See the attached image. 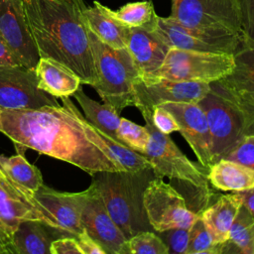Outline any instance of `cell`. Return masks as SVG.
<instances>
[{
  "label": "cell",
  "instance_id": "1",
  "mask_svg": "<svg viewBox=\"0 0 254 254\" xmlns=\"http://www.w3.org/2000/svg\"><path fill=\"white\" fill-rule=\"evenodd\" d=\"M0 132L19 154L30 148L78 167L91 177L102 171H126L87 138L76 115L64 105L2 110Z\"/></svg>",
  "mask_w": 254,
  "mask_h": 254
},
{
  "label": "cell",
  "instance_id": "2",
  "mask_svg": "<svg viewBox=\"0 0 254 254\" xmlns=\"http://www.w3.org/2000/svg\"><path fill=\"white\" fill-rule=\"evenodd\" d=\"M27 22L40 58L55 60L92 86L93 53L82 16L83 0H23Z\"/></svg>",
  "mask_w": 254,
  "mask_h": 254
},
{
  "label": "cell",
  "instance_id": "3",
  "mask_svg": "<svg viewBox=\"0 0 254 254\" xmlns=\"http://www.w3.org/2000/svg\"><path fill=\"white\" fill-rule=\"evenodd\" d=\"M155 178L152 168L136 172L102 171L92 176L104 205L112 219L128 239L152 229L144 208V191Z\"/></svg>",
  "mask_w": 254,
  "mask_h": 254
},
{
  "label": "cell",
  "instance_id": "4",
  "mask_svg": "<svg viewBox=\"0 0 254 254\" xmlns=\"http://www.w3.org/2000/svg\"><path fill=\"white\" fill-rule=\"evenodd\" d=\"M87 31L97 74L92 87L103 102L120 114L124 108L133 106V84L139 71L126 48H112Z\"/></svg>",
  "mask_w": 254,
  "mask_h": 254
},
{
  "label": "cell",
  "instance_id": "5",
  "mask_svg": "<svg viewBox=\"0 0 254 254\" xmlns=\"http://www.w3.org/2000/svg\"><path fill=\"white\" fill-rule=\"evenodd\" d=\"M143 118L150 132V141L143 155L150 161L155 177L176 180L211 198L212 190L207 179L208 170L198 162L190 161L169 135L160 132L153 125L152 116Z\"/></svg>",
  "mask_w": 254,
  "mask_h": 254
},
{
  "label": "cell",
  "instance_id": "6",
  "mask_svg": "<svg viewBox=\"0 0 254 254\" xmlns=\"http://www.w3.org/2000/svg\"><path fill=\"white\" fill-rule=\"evenodd\" d=\"M24 220H38L65 232L33 191L13 181L0 168V243L7 254L12 236Z\"/></svg>",
  "mask_w": 254,
  "mask_h": 254
},
{
  "label": "cell",
  "instance_id": "7",
  "mask_svg": "<svg viewBox=\"0 0 254 254\" xmlns=\"http://www.w3.org/2000/svg\"><path fill=\"white\" fill-rule=\"evenodd\" d=\"M233 66V54L171 48L162 65L152 76L180 81L211 83L229 74Z\"/></svg>",
  "mask_w": 254,
  "mask_h": 254
},
{
  "label": "cell",
  "instance_id": "8",
  "mask_svg": "<svg viewBox=\"0 0 254 254\" xmlns=\"http://www.w3.org/2000/svg\"><path fill=\"white\" fill-rule=\"evenodd\" d=\"M210 91L197 103L207 119L213 164L223 159L242 140L246 131L237 108L214 84L210 83Z\"/></svg>",
  "mask_w": 254,
  "mask_h": 254
},
{
  "label": "cell",
  "instance_id": "9",
  "mask_svg": "<svg viewBox=\"0 0 254 254\" xmlns=\"http://www.w3.org/2000/svg\"><path fill=\"white\" fill-rule=\"evenodd\" d=\"M153 28L170 48L181 50L234 54L242 43V37L235 33L186 26L170 16L156 15Z\"/></svg>",
  "mask_w": 254,
  "mask_h": 254
},
{
  "label": "cell",
  "instance_id": "10",
  "mask_svg": "<svg viewBox=\"0 0 254 254\" xmlns=\"http://www.w3.org/2000/svg\"><path fill=\"white\" fill-rule=\"evenodd\" d=\"M143 201L148 221L156 232L172 228H190L199 216L189 208L182 193L162 178L155 177L149 182Z\"/></svg>",
  "mask_w": 254,
  "mask_h": 254
},
{
  "label": "cell",
  "instance_id": "11",
  "mask_svg": "<svg viewBox=\"0 0 254 254\" xmlns=\"http://www.w3.org/2000/svg\"><path fill=\"white\" fill-rule=\"evenodd\" d=\"M233 56L231 72L211 83L237 108L246 135H254V45L242 40Z\"/></svg>",
  "mask_w": 254,
  "mask_h": 254
},
{
  "label": "cell",
  "instance_id": "12",
  "mask_svg": "<svg viewBox=\"0 0 254 254\" xmlns=\"http://www.w3.org/2000/svg\"><path fill=\"white\" fill-rule=\"evenodd\" d=\"M210 83L173 80L158 76H138L133 84V106L152 116L155 106L167 102H198L210 91Z\"/></svg>",
  "mask_w": 254,
  "mask_h": 254
},
{
  "label": "cell",
  "instance_id": "13",
  "mask_svg": "<svg viewBox=\"0 0 254 254\" xmlns=\"http://www.w3.org/2000/svg\"><path fill=\"white\" fill-rule=\"evenodd\" d=\"M61 106L58 98L38 85L35 68L23 64H0V108L2 110L38 109Z\"/></svg>",
  "mask_w": 254,
  "mask_h": 254
},
{
  "label": "cell",
  "instance_id": "14",
  "mask_svg": "<svg viewBox=\"0 0 254 254\" xmlns=\"http://www.w3.org/2000/svg\"><path fill=\"white\" fill-rule=\"evenodd\" d=\"M170 17L179 23L204 29L223 30L242 37L236 0H171Z\"/></svg>",
  "mask_w": 254,
  "mask_h": 254
},
{
  "label": "cell",
  "instance_id": "15",
  "mask_svg": "<svg viewBox=\"0 0 254 254\" xmlns=\"http://www.w3.org/2000/svg\"><path fill=\"white\" fill-rule=\"evenodd\" d=\"M0 38L23 65L36 67L40 55L27 22L23 0H0Z\"/></svg>",
  "mask_w": 254,
  "mask_h": 254
},
{
  "label": "cell",
  "instance_id": "16",
  "mask_svg": "<svg viewBox=\"0 0 254 254\" xmlns=\"http://www.w3.org/2000/svg\"><path fill=\"white\" fill-rule=\"evenodd\" d=\"M82 211L83 229L96 240L107 254H129L127 238L107 211L102 197L91 183Z\"/></svg>",
  "mask_w": 254,
  "mask_h": 254
},
{
  "label": "cell",
  "instance_id": "17",
  "mask_svg": "<svg viewBox=\"0 0 254 254\" xmlns=\"http://www.w3.org/2000/svg\"><path fill=\"white\" fill-rule=\"evenodd\" d=\"M176 117L180 132L190 145L197 162L208 170L211 166V141L207 119L197 102H167L161 104Z\"/></svg>",
  "mask_w": 254,
  "mask_h": 254
},
{
  "label": "cell",
  "instance_id": "18",
  "mask_svg": "<svg viewBox=\"0 0 254 254\" xmlns=\"http://www.w3.org/2000/svg\"><path fill=\"white\" fill-rule=\"evenodd\" d=\"M88 193V188L80 192H62L43 185L34 195L66 233L76 237L84 231L81 215Z\"/></svg>",
  "mask_w": 254,
  "mask_h": 254
},
{
  "label": "cell",
  "instance_id": "19",
  "mask_svg": "<svg viewBox=\"0 0 254 254\" xmlns=\"http://www.w3.org/2000/svg\"><path fill=\"white\" fill-rule=\"evenodd\" d=\"M154 21L143 27L129 28L126 49L140 76L154 75L171 49L154 30Z\"/></svg>",
  "mask_w": 254,
  "mask_h": 254
},
{
  "label": "cell",
  "instance_id": "20",
  "mask_svg": "<svg viewBox=\"0 0 254 254\" xmlns=\"http://www.w3.org/2000/svg\"><path fill=\"white\" fill-rule=\"evenodd\" d=\"M63 103L64 106L70 108L73 113L78 118L82 125V128L87 136V138L94 143L97 147L102 149L108 156L119 163L126 171L136 172L148 168H152L150 161L144 156L131 148L127 147L123 143L115 140L104 132L100 131L94 125H92L76 108V106L71 102L68 97L63 98Z\"/></svg>",
  "mask_w": 254,
  "mask_h": 254
},
{
  "label": "cell",
  "instance_id": "21",
  "mask_svg": "<svg viewBox=\"0 0 254 254\" xmlns=\"http://www.w3.org/2000/svg\"><path fill=\"white\" fill-rule=\"evenodd\" d=\"M242 205L238 192L219 195L199 214L207 231L215 243L228 240L231 226Z\"/></svg>",
  "mask_w": 254,
  "mask_h": 254
},
{
  "label": "cell",
  "instance_id": "22",
  "mask_svg": "<svg viewBox=\"0 0 254 254\" xmlns=\"http://www.w3.org/2000/svg\"><path fill=\"white\" fill-rule=\"evenodd\" d=\"M35 70L39 87L56 98L69 97L81 85L76 73L52 59L40 58Z\"/></svg>",
  "mask_w": 254,
  "mask_h": 254
},
{
  "label": "cell",
  "instance_id": "23",
  "mask_svg": "<svg viewBox=\"0 0 254 254\" xmlns=\"http://www.w3.org/2000/svg\"><path fill=\"white\" fill-rule=\"evenodd\" d=\"M93 4L90 7L84 5L82 8V16L87 29L112 48H126L129 27L117 21L109 13L108 7L98 1H94Z\"/></svg>",
  "mask_w": 254,
  "mask_h": 254
},
{
  "label": "cell",
  "instance_id": "24",
  "mask_svg": "<svg viewBox=\"0 0 254 254\" xmlns=\"http://www.w3.org/2000/svg\"><path fill=\"white\" fill-rule=\"evenodd\" d=\"M38 220H24L14 232L9 254H51L50 246L55 231H61ZM63 232V231H62Z\"/></svg>",
  "mask_w": 254,
  "mask_h": 254
},
{
  "label": "cell",
  "instance_id": "25",
  "mask_svg": "<svg viewBox=\"0 0 254 254\" xmlns=\"http://www.w3.org/2000/svg\"><path fill=\"white\" fill-rule=\"evenodd\" d=\"M207 179L210 186L223 191L239 192L254 188V170L228 159L213 163Z\"/></svg>",
  "mask_w": 254,
  "mask_h": 254
},
{
  "label": "cell",
  "instance_id": "26",
  "mask_svg": "<svg viewBox=\"0 0 254 254\" xmlns=\"http://www.w3.org/2000/svg\"><path fill=\"white\" fill-rule=\"evenodd\" d=\"M83 110L84 117L96 128L118 140L117 130L120 123L119 113L108 103H99L88 97L81 85L72 95ZM119 141V140H118ZM120 142V141H119Z\"/></svg>",
  "mask_w": 254,
  "mask_h": 254
},
{
  "label": "cell",
  "instance_id": "27",
  "mask_svg": "<svg viewBox=\"0 0 254 254\" xmlns=\"http://www.w3.org/2000/svg\"><path fill=\"white\" fill-rule=\"evenodd\" d=\"M0 168L16 183L36 192L43 185L41 171L30 164L23 154L14 156L0 155Z\"/></svg>",
  "mask_w": 254,
  "mask_h": 254
},
{
  "label": "cell",
  "instance_id": "28",
  "mask_svg": "<svg viewBox=\"0 0 254 254\" xmlns=\"http://www.w3.org/2000/svg\"><path fill=\"white\" fill-rule=\"evenodd\" d=\"M230 253L254 254V217L242 204L227 240Z\"/></svg>",
  "mask_w": 254,
  "mask_h": 254
},
{
  "label": "cell",
  "instance_id": "29",
  "mask_svg": "<svg viewBox=\"0 0 254 254\" xmlns=\"http://www.w3.org/2000/svg\"><path fill=\"white\" fill-rule=\"evenodd\" d=\"M109 13L121 24L129 28L143 27L153 23L156 13L154 5L150 0L130 2L118 10H111L108 8Z\"/></svg>",
  "mask_w": 254,
  "mask_h": 254
},
{
  "label": "cell",
  "instance_id": "30",
  "mask_svg": "<svg viewBox=\"0 0 254 254\" xmlns=\"http://www.w3.org/2000/svg\"><path fill=\"white\" fill-rule=\"evenodd\" d=\"M224 243H215L198 216L190 227L189 244L185 254H222Z\"/></svg>",
  "mask_w": 254,
  "mask_h": 254
},
{
  "label": "cell",
  "instance_id": "31",
  "mask_svg": "<svg viewBox=\"0 0 254 254\" xmlns=\"http://www.w3.org/2000/svg\"><path fill=\"white\" fill-rule=\"evenodd\" d=\"M117 138L132 150L144 154L150 141V132L146 126L136 124L121 117L117 130Z\"/></svg>",
  "mask_w": 254,
  "mask_h": 254
},
{
  "label": "cell",
  "instance_id": "32",
  "mask_svg": "<svg viewBox=\"0 0 254 254\" xmlns=\"http://www.w3.org/2000/svg\"><path fill=\"white\" fill-rule=\"evenodd\" d=\"M129 254H169L165 241L150 230L140 231L127 239Z\"/></svg>",
  "mask_w": 254,
  "mask_h": 254
},
{
  "label": "cell",
  "instance_id": "33",
  "mask_svg": "<svg viewBox=\"0 0 254 254\" xmlns=\"http://www.w3.org/2000/svg\"><path fill=\"white\" fill-rule=\"evenodd\" d=\"M242 40L254 45V0H236Z\"/></svg>",
  "mask_w": 254,
  "mask_h": 254
},
{
  "label": "cell",
  "instance_id": "34",
  "mask_svg": "<svg viewBox=\"0 0 254 254\" xmlns=\"http://www.w3.org/2000/svg\"><path fill=\"white\" fill-rule=\"evenodd\" d=\"M223 159L237 162L254 170V135H245Z\"/></svg>",
  "mask_w": 254,
  "mask_h": 254
},
{
  "label": "cell",
  "instance_id": "35",
  "mask_svg": "<svg viewBox=\"0 0 254 254\" xmlns=\"http://www.w3.org/2000/svg\"><path fill=\"white\" fill-rule=\"evenodd\" d=\"M160 237L168 246L169 254H185L188 244L190 228H172L163 232H158Z\"/></svg>",
  "mask_w": 254,
  "mask_h": 254
},
{
  "label": "cell",
  "instance_id": "36",
  "mask_svg": "<svg viewBox=\"0 0 254 254\" xmlns=\"http://www.w3.org/2000/svg\"><path fill=\"white\" fill-rule=\"evenodd\" d=\"M152 122L160 132L167 135L180 130L176 117L162 105H157L154 107L152 112Z\"/></svg>",
  "mask_w": 254,
  "mask_h": 254
},
{
  "label": "cell",
  "instance_id": "37",
  "mask_svg": "<svg viewBox=\"0 0 254 254\" xmlns=\"http://www.w3.org/2000/svg\"><path fill=\"white\" fill-rule=\"evenodd\" d=\"M51 254H82L74 236L54 239L50 246Z\"/></svg>",
  "mask_w": 254,
  "mask_h": 254
},
{
  "label": "cell",
  "instance_id": "38",
  "mask_svg": "<svg viewBox=\"0 0 254 254\" xmlns=\"http://www.w3.org/2000/svg\"><path fill=\"white\" fill-rule=\"evenodd\" d=\"M75 238L78 242L82 254H107L104 248L85 230L79 233Z\"/></svg>",
  "mask_w": 254,
  "mask_h": 254
},
{
  "label": "cell",
  "instance_id": "39",
  "mask_svg": "<svg viewBox=\"0 0 254 254\" xmlns=\"http://www.w3.org/2000/svg\"><path fill=\"white\" fill-rule=\"evenodd\" d=\"M0 64H22L5 42L0 38Z\"/></svg>",
  "mask_w": 254,
  "mask_h": 254
},
{
  "label": "cell",
  "instance_id": "40",
  "mask_svg": "<svg viewBox=\"0 0 254 254\" xmlns=\"http://www.w3.org/2000/svg\"><path fill=\"white\" fill-rule=\"evenodd\" d=\"M238 194L242 200V204L254 217V188L243 191H239Z\"/></svg>",
  "mask_w": 254,
  "mask_h": 254
},
{
  "label": "cell",
  "instance_id": "41",
  "mask_svg": "<svg viewBox=\"0 0 254 254\" xmlns=\"http://www.w3.org/2000/svg\"><path fill=\"white\" fill-rule=\"evenodd\" d=\"M0 254H7V253H6V250H5L4 247L1 245V243H0Z\"/></svg>",
  "mask_w": 254,
  "mask_h": 254
},
{
  "label": "cell",
  "instance_id": "42",
  "mask_svg": "<svg viewBox=\"0 0 254 254\" xmlns=\"http://www.w3.org/2000/svg\"><path fill=\"white\" fill-rule=\"evenodd\" d=\"M1 113H2V109L0 108V129H1Z\"/></svg>",
  "mask_w": 254,
  "mask_h": 254
}]
</instances>
